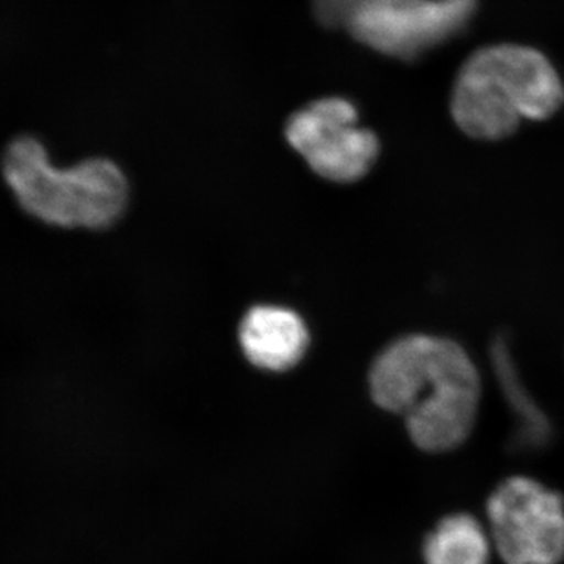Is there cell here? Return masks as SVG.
Wrapping results in <instances>:
<instances>
[{
	"instance_id": "obj_1",
	"label": "cell",
	"mask_w": 564,
	"mask_h": 564,
	"mask_svg": "<svg viewBox=\"0 0 564 564\" xmlns=\"http://www.w3.org/2000/svg\"><path fill=\"white\" fill-rule=\"evenodd\" d=\"M373 402L404 415L425 452H448L469 437L480 402V377L454 340L411 334L389 345L369 375Z\"/></svg>"
},
{
	"instance_id": "obj_2",
	"label": "cell",
	"mask_w": 564,
	"mask_h": 564,
	"mask_svg": "<svg viewBox=\"0 0 564 564\" xmlns=\"http://www.w3.org/2000/svg\"><path fill=\"white\" fill-rule=\"evenodd\" d=\"M563 101V85L541 52L496 44L475 52L456 77L452 115L474 139L499 140L521 120H545Z\"/></svg>"
},
{
	"instance_id": "obj_3",
	"label": "cell",
	"mask_w": 564,
	"mask_h": 564,
	"mask_svg": "<svg viewBox=\"0 0 564 564\" xmlns=\"http://www.w3.org/2000/svg\"><path fill=\"white\" fill-rule=\"evenodd\" d=\"M3 182L22 212L44 225L66 229H104L128 204V181L117 163L88 159L58 169L39 139L20 135L0 161Z\"/></svg>"
},
{
	"instance_id": "obj_4",
	"label": "cell",
	"mask_w": 564,
	"mask_h": 564,
	"mask_svg": "<svg viewBox=\"0 0 564 564\" xmlns=\"http://www.w3.org/2000/svg\"><path fill=\"white\" fill-rule=\"evenodd\" d=\"M477 0H358L344 28L370 50L413 61L462 31Z\"/></svg>"
},
{
	"instance_id": "obj_5",
	"label": "cell",
	"mask_w": 564,
	"mask_h": 564,
	"mask_svg": "<svg viewBox=\"0 0 564 564\" xmlns=\"http://www.w3.org/2000/svg\"><path fill=\"white\" fill-rule=\"evenodd\" d=\"M494 547L507 564L564 560V500L527 477L503 481L488 502Z\"/></svg>"
},
{
	"instance_id": "obj_6",
	"label": "cell",
	"mask_w": 564,
	"mask_h": 564,
	"mask_svg": "<svg viewBox=\"0 0 564 564\" xmlns=\"http://www.w3.org/2000/svg\"><path fill=\"white\" fill-rule=\"evenodd\" d=\"M289 144L318 176L340 184L361 180L377 161V135L358 122L355 106L326 98L292 115L285 128Z\"/></svg>"
},
{
	"instance_id": "obj_7",
	"label": "cell",
	"mask_w": 564,
	"mask_h": 564,
	"mask_svg": "<svg viewBox=\"0 0 564 564\" xmlns=\"http://www.w3.org/2000/svg\"><path fill=\"white\" fill-rule=\"evenodd\" d=\"M240 347L252 366L285 372L302 361L310 333L299 314L280 306H256L239 329Z\"/></svg>"
},
{
	"instance_id": "obj_8",
	"label": "cell",
	"mask_w": 564,
	"mask_h": 564,
	"mask_svg": "<svg viewBox=\"0 0 564 564\" xmlns=\"http://www.w3.org/2000/svg\"><path fill=\"white\" fill-rule=\"evenodd\" d=\"M488 534L469 514L445 518L426 538V564H488L491 554Z\"/></svg>"
},
{
	"instance_id": "obj_9",
	"label": "cell",
	"mask_w": 564,
	"mask_h": 564,
	"mask_svg": "<svg viewBox=\"0 0 564 564\" xmlns=\"http://www.w3.org/2000/svg\"><path fill=\"white\" fill-rule=\"evenodd\" d=\"M358 0H314L315 13L325 25H343Z\"/></svg>"
}]
</instances>
